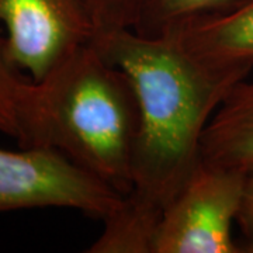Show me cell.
<instances>
[{"instance_id": "8fae6325", "label": "cell", "mask_w": 253, "mask_h": 253, "mask_svg": "<svg viewBox=\"0 0 253 253\" xmlns=\"http://www.w3.org/2000/svg\"><path fill=\"white\" fill-rule=\"evenodd\" d=\"M144 1L145 0H89L97 34L124 28L134 30Z\"/></svg>"}, {"instance_id": "6da1fadb", "label": "cell", "mask_w": 253, "mask_h": 253, "mask_svg": "<svg viewBox=\"0 0 253 253\" xmlns=\"http://www.w3.org/2000/svg\"><path fill=\"white\" fill-rule=\"evenodd\" d=\"M93 44L135 91L138 131L131 190L124 199L162 217L203 161L210 120L234 84L248 76L210 69L169 36L124 28L99 33Z\"/></svg>"}, {"instance_id": "277c9868", "label": "cell", "mask_w": 253, "mask_h": 253, "mask_svg": "<svg viewBox=\"0 0 253 253\" xmlns=\"http://www.w3.org/2000/svg\"><path fill=\"white\" fill-rule=\"evenodd\" d=\"M117 190L51 148H0V214L59 207L104 219L121 204Z\"/></svg>"}, {"instance_id": "4fadbf2b", "label": "cell", "mask_w": 253, "mask_h": 253, "mask_svg": "<svg viewBox=\"0 0 253 253\" xmlns=\"http://www.w3.org/2000/svg\"><path fill=\"white\" fill-rule=\"evenodd\" d=\"M241 252L253 253V239H245L244 244H241Z\"/></svg>"}, {"instance_id": "30bf717a", "label": "cell", "mask_w": 253, "mask_h": 253, "mask_svg": "<svg viewBox=\"0 0 253 253\" xmlns=\"http://www.w3.org/2000/svg\"><path fill=\"white\" fill-rule=\"evenodd\" d=\"M30 78L10 62L0 37V132L17 139L20 135V103Z\"/></svg>"}, {"instance_id": "7a4b0ae2", "label": "cell", "mask_w": 253, "mask_h": 253, "mask_svg": "<svg viewBox=\"0 0 253 253\" xmlns=\"http://www.w3.org/2000/svg\"><path fill=\"white\" fill-rule=\"evenodd\" d=\"M20 148H51L126 196L138 131L132 83L93 42L42 81L30 79L20 103Z\"/></svg>"}, {"instance_id": "ba28073f", "label": "cell", "mask_w": 253, "mask_h": 253, "mask_svg": "<svg viewBox=\"0 0 253 253\" xmlns=\"http://www.w3.org/2000/svg\"><path fill=\"white\" fill-rule=\"evenodd\" d=\"M103 221V232L86 252L154 253L161 218L131 206L123 197L121 204Z\"/></svg>"}, {"instance_id": "8992f818", "label": "cell", "mask_w": 253, "mask_h": 253, "mask_svg": "<svg viewBox=\"0 0 253 253\" xmlns=\"http://www.w3.org/2000/svg\"><path fill=\"white\" fill-rule=\"evenodd\" d=\"M173 38L196 61L219 72L253 71V0L196 18L163 34Z\"/></svg>"}, {"instance_id": "9c48e42d", "label": "cell", "mask_w": 253, "mask_h": 253, "mask_svg": "<svg viewBox=\"0 0 253 253\" xmlns=\"http://www.w3.org/2000/svg\"><path fill=\"white\" fill-rule=\"evenodd\" d=\"M244 0H145L134 30L145 36H163L196 18L218 14Z\"/></svg>"}, {"instance_id": "7c38bea8", "label": "cell", "mask_w": 253, "mask_h": 253, "mask_svg": "<svg viewBox=\"0 0 253 253\" xmlns=\"http://www.w3.org/2000/svg\"><path fill=\"white\" fill-rule=\"evenodd\" d=\"M238 225L241 226L245 239H253V170L246 172Z\"/></svg>"}, {"instance_id": "3957f363", "label": "cell", "mask_w": 253, "mask_h": 253, "mask_svg": "<svg viewBox=\"0 0 253 253\" xmlns=\"http://www.w3.org/2000/svg\"><path fill=\"white\" fill-rule=\"evenodd\" d=\"M246 172L201 161L163 210L154 253H241L238 224Z\"/></svg>"}, {"instance_id": "52a82bcc", "label": "cell", "mask_w": 253, "mask_h": 253, "mask_svg": "<svg viewBox=\"0 0 253 253\" xmlns=\"http://www.w3.org/2000/svg\"><path fill=\"white\" fill-rule=\"evenodd\" d=\"M203 159L242 172L253 170V79L249 76L234 84L210 120Z\"/></svg>"}, {"instance_id": "5b68a950", "label": "cell", "mask_w": 253, "mask_h": 253, "mask_svg": "<svg viewBox=\"0 0 253 253\" xmlns=\"http://www.w3.org/2000/svg\"><path fill=\"white\" fill-rule=\"evenodd\" d=\"M10 62L42 81L97 34L89 0H0Z\"/></svg>"}]
</instances>
